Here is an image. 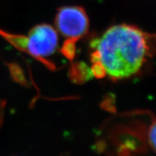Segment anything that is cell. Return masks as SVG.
<instances>
[{"instance_id": "6da1fadb", "label": "cell", "mask_w": 156, "mask_h": 156, "mask_svg": "<svg viewBox=\"0 0 156 156\" xmlns=\"http://www.w3.org/2000/svg\"><path fill=\"white\" fill-rule=\"evenodd\" d=\"M155 36L132 25H115L93 40V72L119 80L135 75L153 56Z\"/></svg>"}, {"instance_id": "7a4b0ae2", "label": "cell", "mask_w": 156, "mask_h": 156, "mask_svg": "<svg viewBox=\"0 0 156 156\" xmlns=\"http://www.w3.org/2000/svg\"><path fill=\"white\" fill-rule=\"evenodd\" d=\"M0 36L17 49L41 61L55 53L58 46L57 31L48 24L36 25L27 36L9 34L1 29Z\"/></svg>"}, {"instance_id": "3957f363", "label": "cell", "mask_w": 156, "mask_h": 156, "mask_svg": "<svg viewBox=\"0 0 156 156\" xmlns=\"http://www.w3.org/2000/svg\"><path fill=\"white\" fill-rule=\"evenodd\" d=\"M56 30L67 40L77 41L87 34L89 19L85 9L77 6L58 9L55 17Z\"/></svg>"}, {"instance_id": "277c9868", "label": "cell", "mask_w": 156, "mask_h": 156, "mask_svg": "<svg viewBox=\"0 0 156 156\" xmlns=\"http://www.w3.org/2000/svg\"><path fill=\"white\" fill-rule=\"evenodd\" d=\"M5 102L0 99V126L3 122V116H4V110H5Z\"/></svg>"}]
</instances>
